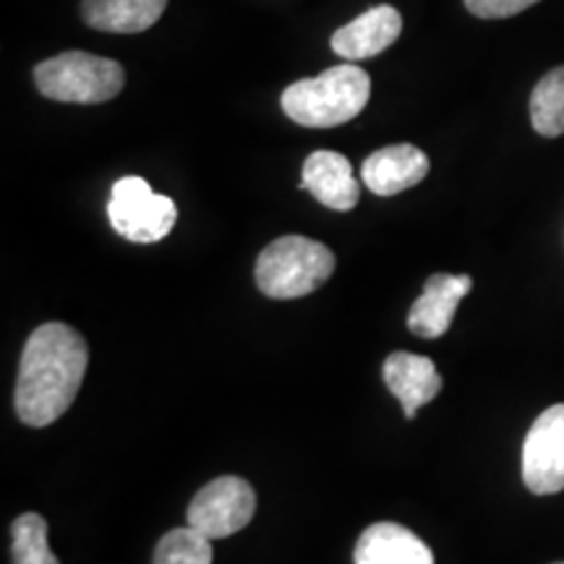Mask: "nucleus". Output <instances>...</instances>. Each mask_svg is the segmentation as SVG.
<instances>
[{"label":"nucleus","instance_id":"obj_16","mask_svg":"<svg viewBox=\"0 0 564 564\" xmlns=\"http://www.w3.org/2000/svg\"><path fill=\"white\" fill-rule=\"evenodd\" d=\"M13 564H61L47 546V523L37 512L19 514L11 525Z\"/></svg>","mask_w":564,"mask_h":564},{"label":"nucleus","instance_id":"obj_4","mask_svg":"<svg viewBox=\"0 0 564 564\" xmlns=\"http://www.w3.org/2000/svg\"><path fill=\"white\" fill-rule=\"evenodd\" d=\"M34 84L47 100L100 105L121 95L126 74L121 63L91 53L70 51L42 61L34 68Z\"/></svg>","mask_w":564,"mask_h":564},{"label":"nucleus","instance_id":"obj_9","mask_svg":"<svg viewBox=\"0 0 564 564\" xmlns=\"http://www.w3.org/2000/svg\"><path fill=\"white\" fill-rule=\"evenodd\" d=\"M301 188L335 212H350L361 199V186L352 175L350 160L340 152L319 150L303 162Z\"/></svg>","mask_w":564,"mask_h":564},{"label":"nucleus","instance_id":"obj_5","mask_svg":"<svg viewBox=\"0 0 564 564\" xmlns=\"http://www.w3.org/2000/svg\"><path fill=\"white\" fill-rule=\"evenodd\" d=\"M108 217L112 230L131 243H158L173 230L178 209L173 199L154 194L139 175H126L112 186Z\"/></svg>","mask_w":564,"mask_h":564},{"label":"nucleus","instance_id":"obj_19","mask_svg":"<svg viewBox=\"0 0 564 564\" xmlns=\"http://www.w3.org/2000/svg\"><path fill=\"white\" fill-rule=\"evenodd\" d=\"M554 564H564V562H554Z\"/></svg>","mask_w":564,"mask_h":564},{"label":"nucleus","instance_id":"obj_3","mask_svg":"<svg viewBox=\"0 0 564 564\" xmlns=\"http://www.w3.org/2000/svg\"><path fill=\"white\" fill-rule=\"evenodd\" d=\"M333 272V249L306 236H282L259 253L253 278L267 299L293 301L319 291Z\"/></svg>","mask_w":564,"mask_h":564},{"label":"nucleus","instance_id":"obj_2","mask_svg":"<svg viewBox=\"0 0 564 564\" xmlns=\"http://www.w3.org/2000/svg\"><path fill=\"white\" fill-rule=\"evenodd\" d=\"M371 97V79L364 68L343 63L314 79L293 82L280 105L293 123L306 129H335L361 116Z\"/></svg>","mask_w":564,"mask_h":564},{"label":"nucleus","instance_id":"obj_15","mask_svg":"<svg viewBox=\"0 0 564 564\" xmlns=\"http://www.w3.org/2000/svg\"><path fill=\"white\" fill-rule=\"evenodd\" d=\"M531 123L546 139L564 133V66L552 68L535 84L531 95Z\"/></svg>","mask_w":564,"mask_h":564},{"label":"nucleus","instance_id":"obj_14","mask_svg":"<svg viewBox=\"0 0 564 564\" xmlns=\"http://www.w3.org/2000/svg\"><path fill=\"white\" fill-rule=\"evenodd\" d=\"M167 0H82V19L91 30L139 34L160 21Z\"/></svg>","mask_w":564,"mask_h":564},{"label":"nucleus","instance_id":"obj_1","mask_svg":"<svg viewBox=\"0 0 564 564\" xmlns=\"http://www.w3.org/2000/svg\"><path fill=\"white\" fill-rule=\"evenodd\" d=\"M89 366L87 340L74 327L47 322L24 345L17 379V415L26 426H51L74 405Z\"/></svg>","mask_w":564,"mask_h":564},{"label":"nucleus","instance_id":"obj_17","mask_svg":"<svg viewBox=\"0 0 564 564\" xmlns=\"http://www.w3.org/2000/svg\"><path fill=\"white\" fill-rule=\"evenodd\" d=\"M154 564H212V539L196 528H173L154 549Z\"/></svg>","mask_w":564,"mask_h":564},{"label":"nucleus","instance_id":"obj_13","mask_svg":"<svg viewBox=\"0 0 564 564\" xmlns=\"http://www.w3.org/2000/svg\"><path fill=\"white\" fill-rule=\"evenodd\" d=\"M356 564H434V554L408 528L398 523H373L352 549Z\"/></svg>","mask_w":564,"mask_h":564},{"label":"nucleus","instance_id":"obj_6","mask_svg":"<svg viewBox=\"0 0 564 564\" xmlns=\"http://www.w3.org/2000/svg\"><path fill=\"white\" fill-rule=\"evenodd\" d=\"M257 512V494L238 476H220L209 481L188 505V525L207 539H228L243 531Z\"/></svg>","mask_w":564,"mask_h":564},{"label":"nucleus","instance_id":"obj_7","mask_svg":"<svg viewBox=\"0 0 564 564\" xmlns=\"http://www.w3.org/2000/svg\"><path fill=\"white\" fill-rule=\"evenodd\" d=\"M523 481L533 494L564 491V403L546 408L528 429Z\"/></svg>","mask_w":564,"mask_h":564},{"label":"nucleus","instance_id":"obj_18","mask_svg":"<svg viewBox=\"0 0 564 564\" xmlns=\"http://www.w3.org/2000/svg\"><path fill=\"white\" fill-rule=\"evenodd\" d=\"M535 3L539 0H465V9L478 19H507Z\"/></svg>","mask_w":564,"mask_h":564},{"label":"nucleus","instance_id":"obj_12","mask_svg":"<svg viewBox=\"0 0 564 564\" xmlns=\"http://www.w3.org/2000/svg\"><path fill=\"white\" fill-rule=\"evenodd\" d=\"M384 382L403 403L408 419H415L419 408L429 405L442 392V377L432 358L415 352H392L384 361Z\"/></svg>","mask_w":564,"mask_h":564},{"label":"nucleus","instance_id":"obj_10","mask_svg":"<svg viewBox=\"0 0 564 564\" xmlns=\"http://www.w3.org/2000/svg\"><path fill=\"white\" fill-rule=\"evenodd\" d=\"M429 158L413 144L382 147L369 154L361 167V181L371 194L394 196L419 186L429 175Z\"/></svg>","mask_w":564,"mask_h":564},{"label":"nucleus","instance_id":"obj_8","mask_svg":"<svg viewBox=\"0 0 564 564\" xmlns=\"http://www.w3.org/2000/svg\"><path fill=\"white\" fill-rule=\"evenodd\" d=\"M470 291H474L470 274H432L423 285L421 299L413 303L411 314H408L411 333L426 337V340L442 337L453 327L457 306Z\"/></svg>","mask_w":564,"mask_h":564},{"label":"nucleus","instance_id":"obj_11","mask_svg":"<svg viewBox=\"0 0 564 564\" xmlns=\"http://www.w3.org/2000/svg\"><path fill=\"white\" fill-rule=\"evenodd\" d=\"M403 32V17L392 6H373L333 34V51L343 61H366L384 53Z\"/></svg>","mask_w":564,"mask_h":564}]
</instances>
